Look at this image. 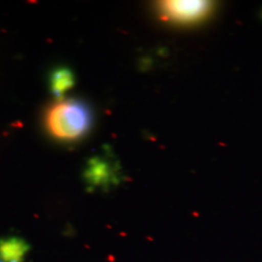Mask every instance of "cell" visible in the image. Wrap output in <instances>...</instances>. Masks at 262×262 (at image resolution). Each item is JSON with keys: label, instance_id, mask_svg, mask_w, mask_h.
Here are the masks:
<instances>
[{"label": "cell", "instance_id": "obj_1", "mask_svg": "<svg viewBox=\"0 0 262 262\" xmlns=\"http://www.w3.org/2000/svg\"><path fill=\"white\" fill-rule=\"evenodd\" d=\"M93 124L90 108L80 100L60 99L48 108L45 116L47 132L56 140L74 142L89 132Z\"/></svg>", "mask_w": 262, "mask_h": 262}, {"label": "cell", "instance_id": "obj_2", "mask_svg": "<svg viewBox=\"0 0 262 262\" xmlns=\"http://www.w3.org/2000/svg\"><path fill=\"white\" fill-rule=\"evenodd\" d=\"M159 7L166 19L178 23H192L203 19L212 5L207 1H164Z\"/></svg>", "mask_w": 262, "mask_h": 262}, {"label": "cell", "instance_id": "obj_3", "mask_svg": "<svg viewBox=\"0 0 262 262\" xmlns=\"http://www.w3.org/2000/svg\"><path fill=\"white\" fill-rule=\"evenodd\" d=\"M84 177L92 188H108L118 183V168L110 159L95 157L88 162Z\"/></svg>", "mask_w": 262, "mask_h": 262}, {"label": "cell", "instance_id": "obj_4", "mask_svg": "<svg viewBox=\"0 0 262 262\" xmlns=\"http://www.w3.org/2000/svg\"><path fill=\"white\" fill-rule=\"evenodd\" d=\"M30 246L24 239L11 237L0 239V258L5 262H23Z\"/></svg>", "mask_w": 262, "mask_h": 262}, {"label": "cell", "instance_id": "obj_5", "mask_svg": "<svg viewBox=\"0 0 262 262\" xmlns=\"http://www.w3.org/2000/svg\"><path fill=\"white\" fill-rule=\"evenodd\" d=\"M75 84V77L70 69L66 67L56 68L50 78L51 90L54 94L59 97L70 90Z\"/></svg>", "mask_w": 262, "mask_h": 262}, {"label": "cell", "instance_id": "obj_6", "mask_svg": "<svg viewBox=\"0 0 262 262\" xmlns=\"http://www.w3.org/2000/svg\"><path fill=\"white\" fill-rule=\"evenodd\" d=\"M0 262H5V261H3V260H2V259H1V258H0Z\"/></svg>", "mask_w": 262, "mask_h": 262}]
</instances>
